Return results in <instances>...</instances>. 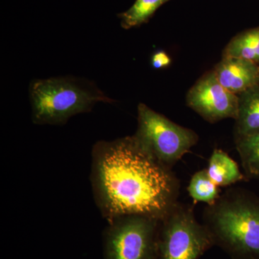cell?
<instances>
[{
	"label": "cell",
	"instance_id": "1",
	"mask_svg": "<svg viewBox=\"0 0 259 259\" xmlns=\"http://www.w3.org/2000/svg\"><path fill=\"white\" fill-rule=\"evenodd\" d=\"M95 201L108 222L125 215L161 220L178 202L180 182L136 136L99 141L93 149Z\"/></svg>",
	"mask_w": 259,
	"mask_h": 259
},
{
	"label": "cell",
	"instance_id": "2",
	"mask_svg": "<svg viewBox=\"0 0 259 259\" xmlns=\"http://www.w3.org/2000/svg\"><path fill=\"white\" fill-rule=\"evenodd\" d=\"M203 224L234 257L259 259V199L240 188L220 195L204 209Z\"/></svg>",
	"mask_w": 259,
	"mask_h": 259
},
{
	"label": "cell",
	"instance_id": "3",
	"mask_svg": "<svg viewBox=\"0 0 259 259\" xmlns=\"http://www.w3.org/2000/svg\"><path fill=\"white\" fill-rule=\"evenodd\" d=\"M29 93L36 125H62L73 116L91 111L97 102H113L93 81L74 76L33 80Z\"/></svg>",
	"mask_w": 259,
	"mask_h": 259
},
{
	"label": "cell",
	"instance_id": "4",
	"mask_svg": "<svg viewBox=\"0 0 259 259\" xmlns=\"http://www.w3.org/2000/svg\"><path fill=\"white\" fill-rule=\"evenodd\" d=\"M214 244L210 231L189 204L177 202L160 220L156 259H198Z\"/></svg>",
	"mask_w": 259,
	"mask_h": 259
},
{
	"label": "cell",
	"instance_id": "5",
	"mask_svg": "<svg viewBox=\"0 0 259 259\" xmlns=\"http://www.w3.org/2000/svg\"><path fill=\"white\" fill-rule=\"evenodd\" d=\"M135 135L158 161L170 168L199 141L194 131L175 123L143 103L138 107Z\"/></svg>",
	"mask_w": 259,
	"mask_h": 259
},
{
	"label": "cell",
	"instance_id": "6",
	"mask_svg": "<svg viewBox=\"0 0 259 259\" xmlns=\"http://www.w3.org/2000/svg\"><path fill=\"white\" fill-rule=\"evenodd\" d=\"M108 223L105 259H156L160 220L125 215Z\"/></svg>",
	"mask_w": 259,
	"mask_h": 259
},
{
	"label": "cell",
	"instance_id": "7",
	"mask_svg": "<svg viewBox=\"0 0 259 259\" xmlns=\"http://www.w3.org/2000/svg\"><path fill=\"white\" fill-rule=\"evenodd\" d=\"M187 104L210 123L226 118L236 120L238 117V95L221 84L213 70L204 74L189 90Z\"/></svg>",
	"mask_w": 259,
	"mask_h": 259
},
{
	"label": "cell",
	"instance_id": "8",
	"mask_svg": "<svg viewBox=\"0 0 259 259\" xmlns=\"http://www.w3.org/2000/svg\"><path fill=\"white\" fill-rule=\"evenodd\" d=\"M213 71L221 84L236 95L259 83V65L245 59L223 57Z\"/></svg>",
	"mask_w": 259,
	"mask_h": 259
},
{
	"label": "cell",
	"instance_id": "9",
	"mask_svg": "<svg viewBox=\"0 0 259 259\" xmlns=\"http://www.w3.org/2000/svg\"><path fill=\"white\" fill-rule=\"evenodd\" d=\"M238 96L235 141L259 131V83Z\"/></svg>",
	"mask_w": 259,
	"mask_h": 259
},
{
	"label": "cell",
	"instance_id": "10",
	"mask_svg": "<svg viewBox=\"0 0 259 259\" xmlns=\"http://www.w3.org/2000/svg\"><path fill=\"white\" fill-rule=\"evenodd\" d=\"M207 173L218 187H228L244 180L238 163L221 149H214L209 159Z\"/></svg>",
	"mask_w": 259,
	"mask_h": 259
},
{
	"label": "cell",
	"instance_id": "11",
	"mask_svg": "<svg viewBox=\"0 0 259 259\" xmlns=\"http://www.w3.org/2000/svg\"><path fill=\"white\" fill-rule=\"evenodd\" d=\"M223 57L239 58L259 65V26L233 37L223 51Z\"/></svg>",
	"mask_w": 259,
	"mask_h": 259
},
{
	"label": "cell",
	"instance_id": "12",
	"mask_svg": "<svg viewBox=\"0 0 259 259\" xmlns=\"http://www.w3.org/2000/svg\"><path fill=\"white\" fill-rule=\"evenodd\" d=\"M171 0H136L134 4L124 13L117 15L122 28L131 29L148 23L156 10Z\"/></svg>",
	"mask_w": 259,
	"mask_h": 259
},
{
	"label": "cell",
	"instance_id": "13",
	"mask_svg": "<svg viewBox=\"0 0 259 259\" xmlns=\"http://www.w3.org/2000/svg\"><path fill=\"white\" fill-rule=\"evenodd\" d=\"M247 176L259 178V131L235 141Z\"/></svg>",
	"mask_w": 259,
	"mask_h": 259
},
{
	"label": "cell",
	"instance_id": "14",
	"mask_svg": "<svg viewBox=\"0 0 259 259\" xmlns=\"http://www.w3.org/2000/svg\"><path fill=\"white\" fill-rule=\"evenodd\" d=\"M187 191L194 202L212 204L220 197L219 187L211 180L207 168L196 172L192 177Z\"/></svg>",
	"mask_w": 259,
	"mask_h": 259
},
{
	"label": "cell",
	"instance_id": "15",
	"mask_svg": "<svg viewBox=\"0 0 259 259\" xmlns=\"http://www.w3.org/2000/svg\"><path fill=\"white\" fill-rule=\"evenodd\" d=\"M171 63V59L164 51H157L151 57V65L156 69H165Z\"/></svg>",
	"mask_w": 259,
	"mask_h": 259
}]
</instances>
